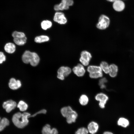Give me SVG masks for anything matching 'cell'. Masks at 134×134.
<instances>
[{"label":"cell","instance_id":"cell-1","mask_svg":"<svg viewBox=\"0 0 134 134\" xmlns=\"http://www.w3.org/2000/svg\"><path fill=\"white\" fill-rule=\"evenodd\" d=\"M31 114L29 112H24L23 113L18 112L14 114L12 118V121L14 125L19 128H23L28 124V118Z\"/></svg>","mask_w":134,"mask_h":134},{"label":"cell","instance_id":"cell-2","mask_svg":"<svg viewBox=\"0 0 134 134\" xmlns=\"http://www.w3.org/2000/svg\"><path fill=\"white\" fill-rule=\"evenodd\" d=\"M22 60L24 63H30L32 66L35 67L38 64L40 58L36 53L26 50L22 55Z\"/></svg>","mask_w":134,"mask_h":134},{"label":"cell","instance_id":"cell-3","mask_svg":"<svg viewBox=\"0 0 134 134\" xmlns=\"http://www.w3.org/2000/svg\"><path fill=\"white\" fill-rule=\"evenodd\" d=\"M87 70L91 78L96 79L102 77L103 76L102 71L100 66H89L88 67Z\"/></svg>","mask_w":134,"mask_h":134},{"label":"cell","instance_id":"cell-4","mask_svg":"<svg viewBox=\"0 0 134 134\" xmlns=\"http://www.w3.org/2000/svg\"><path fill=\"white\" fill-rule=\"evenodd\" d=\"M110 22V19L108 16L104 14H101L99 18L96 26L100 30H104L108 27Z\"/></svg>","mask_w":134,"mask_h":134},{"label":"cell","instance_id":"cell-5","mask_svg":"<svg viewBox=\"0 0 134 134\" xmlns=\"http://www.w3.org/2000/svg\"><path fill=\"white\" fill-rule=\"evenodd\" d=\"M73 4V0H62L61 2L59 4H57L54 6V9L56 11L67 10Z\"/></svg>","mask_w":134,"mask_h":134},{"label":"cell","instance_id":"cell-6","mask_svg":"<svg viewBox=\"0 0 134 134\" xmlns=\"http://www.w3.org/2000/svg\"><path fill=\"white\" fill-rule=\"evenodd\" d=\"M71 69L68 67L62 66L60 67L57 71V78L63 80L65 77L68 76L71 72Z\"/></svg>","mask_w":134,"mask_h":134},{"label":"cell","instance_id":"cell-7","mask_svg":"<svg viewBox=\"0 0 134 134\" xmlns=\"http://www.w3.org/2000/svg\"><path fill=\"white\" fill-rule=\"evenodd\" d=\"M92 57L90 53L87 51L84 50L81 53L79 61L83 65L87 66L89 65Z\"/></svg>","mask_w":134,"mask_h":134},{"label":"cell","instance_id":"cell-8","mask_svg":"<svg viewBox=\"0 0 134 134\" xmlns=\"http://www.w3.org/2000/svg\"><path fill=\"white\" fill-rule=\"evenodd\" d=\"M95 98L96 100L99 101L100 107L101 108H104L108 100V97L104 93H100L97 94L95 96Z\"/></svg>","mask_w":134,"mask_h":134},{"label":"cell","instance_id":"cell-9","mask_svg":"<svg viewBox=\"0 0 134 134\" xmlns=\"http://www.w3.org/2000/svg\"><path fill=\"white\" fill-rule=\"evenodd\" d=\"M53 20L54 21L61 24H65L67 21L64 13L61 12H57L55 13Z\"/></svg>","mask_w":134,"mask_h":134},{"label":"cell","instance_id":"cell-10","mask_svg":"<svg viewBox=\"0 0 134 134\" xmlns=\"http://www.w3.org/2000/svg\"><path fill=\"white\" fill-rule=\"evenodd\" d=\"M17 105L15 101L10 100L4 102L3 103L2 106L7 112L9 113L14 109Z\"/></svg>","mask_w":134,"mask_h":134},{"label":"cell","instance_id":"cell-11","mask_svg":"<svg viewBox=\"0 0 134 134\" xmlns=\"http://www.w3.org/2000/svg\"><path fill=\"white\" fill-rule=\"evenodd\" d=\"M72 70L76 75L79 77L84 76L86 71L83 65L80 64H78L74 67Z\"/></svg>","mask_w":134,"mask_h":134},{"label":"cell","instance_id":"cell-12","mask_svg":"<svg viewBox=\"0 0 134 134\" xmlns=\"http://www.w3.org/2000/svg\"><path fill=\"white\" fill-rule=\"evenodd\" d=\"M125 3L122 0H116L113 2V8L116 11L120 12L122 11L125 9Z\"/></svg>","mask_w":134,"mask_h":134},{"label":"cell","instance_id":"cell-13","mask_svg":"<svg viewBox=\"0 0 134 134\" xmlns=\"http://www.w3.org/2000/svg\"><path fill=\"white\" fill-rule=\"evenodd\" d=\"M8 86L10 89L13 90H16L21 87V83L20 80H16L15 78H12L10 79Z\"/></svg>","mask_w":134,"mask_h":134},{"label":"cell","instance_id":"cell-14","mask_svg":"<svg viewBox=\"0 0 134 134\" xmlns=\"http://www.w3.org/2000/svg\"><path fill=\"white\" fill-rule=\"evenodd\" d=\"M42 133V134H58V132L56 129H51L50 125L47 124L43 127Z\"/></svg>","mask_w":134,"mask_h":134},{"label":"cell","instance_id":"cell-15","mask_svg":"<svg viewBox=\"0 0 134 134\" xmlns=\"http://www.w3.org/2000/svg\"><path fill=\"white\" fill-rule=\"evenodd\" d=\"M99 127V125L97 123L94 121H92L88 125L87 129L90 133L94 134L97 132Z\"/></svg>","mask_w":134,"mask_h":134},{"label":"cell","instance_id":"cell-16","mask_svg":"<svg viewBox=\"0 0 134 134\" xmlns=\"http://www.w3.org/2000/svg\"><path fill=\"white\" fill-rule=\"evenodd\" d=\"M78 117L76 112L73 110L66 117L67 122L69 124L75 122Z\"/></svg>","mask_w":134,"mask_h":134},{"label":"cell","instance_id":"cell-17","mask_svg":"<svg viewBox=\"0 0 134 134\" xmlns=\"http://www.w3.org/2000/svg\"><path fill=\"white\" fill-rule=\"evenodd\" d=\"M5 51L8 53L12 54L14 53L16 50V46L13 43L8 42L6 43L4 47Z\"/></svg>","mask_w":134,"mask_h":134},{"label":"cell","instance_id":"cell-18","mask_svg":"<svg viewBox=\"0 0 134 134\" xmlns=\"http://www.w3.org/2000/svg\"><path fill=\"white\" fill-rule=\"evenodd\" d=\"M109 73L110 76L112 77H115L117 75L118 70V67L115 65L112 64L109 65Z\"/></svg>","mask_w":134,"mask_h":134},{"label":"cell","instance_id":"cell-19","mask_svg":"<svg viewBox=\"0 0 134 134\" xmlns=\"http://www.w3.org/2000/svg\"><path fill=\"white\" fill-rule=\"evenodd\" d=\"M73 110V109L70 106H68L62 108L61 110V112L62 116L66 118Z\"/></svg>","mask_w":134,"mask_h":134},{"label":"cell","instance_id":"cell-20","mask_svg":"<svg viewBox=\"0 0 134 134\" xmlns=\"http://www.w3.org/2000/svg\"><path fill=\"white\" fill-rule=\"evenodd\" d=\"M9 121L6 118L1 119L0 117V132L2 131L5 127L9 125Z\"/></svg>","mask_w":134,"mask_h":134},{"label":"cell","instance_id":"cell-21","mask_svg":"<svg viewBox=\"0 0 134 134\" xmlns=\"http://www.w3.org/2000/svg\"><path fill=\"white\" fill-rule=\"evenodd\" d=\"M13 38V41L14 42L19 45H23L26 42L27 38L26 36L21 38L15 37Z\"/></svg>","mask_w":134,"mask_h":134},{"label":"cell","instance_id":"cell-22","mask_svg":"<svg viewBox=\"0 0 134 134\" xmlns=\"http://www.w3.org/2000/svg\"><path fill=\"white\" fill-rule=\"evenodd\" d=\"M49 37L46 35H41L36 37L34 39L35 41L37 43H41L48 41Z\"/></svg>","mask_w":134,"mask_h":134},{"label":"cell","instance_id":"cell-23","mask_svg":"<svg viewBox=\"0 0 134 134\" xmlns=\"http://www.w3.org/2000/svg\"><path fill=\"white\" fill-rule=\"evenodd\" d=\"M109 66L107 62L104 61L101 62L100 65L102 71L106 74H108L109 72Z\"/></svg>","mask_w":134,"mask_h":134},{"label":"cell","instance_id":"cell-24","mask_svg":"<svg viewBox=\"0 0 134 134\" xmlns=\"http://www.w3.org/2000/svg\"><path fill=\"white\" fill-rule=\"evenodd\" d=\"M17 106L21 111H24L27 109L28 105L25 102L21 100L17 104Z\"/></svg>","mask_w":134,"mask_h":134},{"label":"cell","instance_id":"cell-25","mask_svg":"<svg viewBox=\"0 0 134 134\" xmlns=\"http://www.w3.org/2000/svg\"><path fill=\"white\" fill-rule=\"evenodd\" d=\"M117 124L118 125L125 128L128 126L129 122L128 120L126 118L121 117L118 119Z\"/></svg>","mask_w":134,"mask_h":134},{"label":"cell","instance_id":"cell-26","mask_svg":"<svg viewBox=\"0 0 134 134\" xmlns=\"http://www.w3.org/2000/svg\"><path fill=\"white\" fill-rule=\"evenodd\" d=\"M89 100L88 97L85 94H83L80 97L79 99V102L81 105L84 106L88 103Z\"/></svg>","mask_w":134,"mask_h":134},{"label":"cell","instance_id":"cell-27","mask_svg":"<svg viewBox=\"0 0 134 134\" xmlns=\"http://www.w3.org/2000/svg\"><path fill=\"white\" fill-rule=\"evenodd\" d=\"M52 26V23L50 21L48 20H44L41 23V26L42 29L46 30L50 28Z\"/></svg>","mask_w":134,"mask_h":134},{"label":"cell","instance_id":"cell-28","mask_svg":"<svg viewBox=\"0 0 134 134\" xmlns=\"http://www.w3.org/2000/svg\"><path fill=\"white\" fill-rule=\"evenodd\" d=\"M12 36L13 38H21L25 36V35L22 32L15 31L12 33Z\"/></svg>","mask_w":134,"mask_h":134},{"label":"cell","instance_id":"cell-29","mask_svg":"<svg viewBox=\"0 0 134 134\" xmlns=\"http://www.w3.org/2000/svg\"><path fill=\"white\" fill-rule=\"evenodd\" d=\"M88 132L87 129L85 127H81L77 130L75 134H88Z\"/></svg>","mask_w":134,"mask_h":134},{"label":"cell","instance_id":"cell-30","mask_svg":"<svg viewBox=\"0 0 134 134\" xmlns=\"http://www.w3.org/2000/svg\"><path fill=\"white\" fill-rule=\"evenodd\" d=\"M107 82V79L105 77L102 78L99 80V84L101 88L103 89L105 88L106 86L105 84Z\"/></svg>","mask_w":134,"mask_h":134},{"label":"cell","instance_id":"cell-31","mask_svg":"<svg viewBox=\"0 0 134 134\" xmlns=\"http://www.w3.org/2000/svg\"><path fill=\"white\" fill-rule=\"evenodd\" d=\"M6 60V57L4 53L2 52H0V64L2 63Z\"/></svg>","mask_w":134,"mask_h":134},{"label":"cell","instance_id":"cell-32","mask_svg":"<svg viewBox=\"0 0 134 134\" xmlns=\"http://www.w3.org/2000/svg\"><path fill=\"white\" fill-rule=\"evenodd\" d=\"M46 112L47 111L45 109H42L35 113L33 115H31L30 117H34L36 115L38 114H40L42 113L45 114L46 113Z\"/></svg>","mask_w":134,"mask_h":134},{"label":"cell","instance_id":"cell-33","mask_svg":"<svg viewBox=\"0 0 134 134\" xmlns=\"http://www.w3.org/2000/svg\"><path fill=\"white\" fill-rule=\"evenodd\" d=\"M103 134H113L112 133L109 132H105Z\"/></svg>","mask_w":134,"mask_h":134},{"label":"cell","instance_id":"cell-34","mask_svg":"<svg viewBox=\"0 0 134 134\" xmlns=\"http://www.w3.org/2000/svg\"><path fill=\"white\" fill-rule=\"evenodd\" d=\"M107 1L111 2H114L116 0H106Z\"/></svg>","mask_w":134,"mask_h":134}]
</instances>
